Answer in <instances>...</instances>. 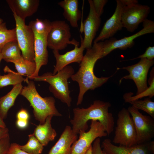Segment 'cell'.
<instances>
[{
    "instance_id": "6da1fadb",
    "label": "cell",
    "mask_w": 154,
    "mask_h": 154,
    "mask_svg": "<svg viewBox=\"0 0 154 154\" xmlns=\"http://www.w3.org/2000/svg\"><path fill=\"white\" fill-rule=\"evenodd\" d=\"M104 43L100 41L94 43L91 48L86 49V52L80 64L78 70L71 77L72 80L78 83L79 86L77 106L81 104L84 96L87 91L100 87L113 76L98 78L94 73L95 64L98 60L101 58V50Z\"/></svg>"
},
{
    "instance_id": "7a4b0ae2",
    "label": "cell",
    "mask_w": 154,
    "mask_h": 154,
    "mask_svg": "<svg viewBox=\"0 0 154 154\" xmlns=\"http://www.w3.org/2000/svg\"><path fill=\"white\" fill-rule=\"evenodd\" d=\"M111 106L109 102L96 100L88 108H74V117L70 121L73 132L78 134L80 131H85L88 127V122L96 120L103 125L108 135H109L114 130V125L112 114L108 112Z\"/></svg>"
},
{
    "instance_id": "3957f363",
    "label": "cell",
    "mask_w": 154,
    "mask_h": 154,
    "mask_svg": "<svg viewBox=\"0 0 154 154\" xmlns=\"http://www.w3.org/2000/svg\"><path fill=\"white\" fill-rule=\"evenodd\" d=\"M27 83V85L23 87L20 94L29 102L33 109L35 118L40 124L44 123L49 116H62L56 107L55 101L53 97H42L37 92L33 81H29Z\"/></svg>"
},
{
    "instance_id": "277c9868",
    "label": "cell",
    "mask_w": 154,
    "mask_h": 154,
    "mask_svg": "<svg viewBox=\"0 0 154 154\" xmlns=\"http://www.w3.org/2000/svg\"><path fill=\"white\" fill-rule=\"evenodd\" d=\"M74 73L73 67L68 65L55 74L48 72L41 76L34 77L33 80L36 81L48 82L50 85V91L55 97L70 107L71 106L72 99L68 81Z\"/></svg>"
},
{
    "instance_id": "5b68a950",
    "label": "cell",
    "mask_w": 154,
    "mask_h": 154,
    "mask_svg": "<svg viewBox=\"0 0 154 154\" xmlns=\"http://www.w3.org/2000/svg\"><path fill=\"white\" fill-rule=\"evenodd\" d=\"M115 135L112 142L119 145L130 147L137 144L134 123L127 109L123 108L118 114Z\"/></svg>"
},
{
    "instance_id": "8992f818",
    "label": "cell",
    "mask_w": 154,
    "mask_h": 154,
    "mask_svg": "<svg viewBox=\"0 0 154 154\" xmlns=\"http://www.w3.org/2000/svg\"><path fill=\"white\" fill-rule=\"evenodd\" d=\"M16 24V40L22 52V55L25 60L34 62V34L25 21L13 14Z\"/></svg>"
},
{
    "instance_id": "52a82bcc",
    "label": "cell",
    "mask_w": 154,
    "mask_h": 154,
    "mask_svg": "<svg viewBox=\"0 0 154 154\" xmlns=\"http://www.w3.org/2000/svg\"><path fill=\"white\" fill-rule=\"evenodd\" d=\"M143 23V28L135 34L119 40L112 38L104 42L101 50V58L115 49H119L123 50L130 48L134 44V40L137 37L147 34L154 33L153 21L147 19Z\"/></svg>"
},
{
    "instance_id": "ba28073f",
    "label": "cell",
    "mask_w": 154,
    "mask_h": 154,
    "mask_svg": "<svg viewBox=\"0 0 154 154\" xmlns=\"http://www.w3.org/2000/svg\"><path fill=\"white\" fill-rule=\"evenodd\" d=\"M90 127L88 131L79 132V138L72 145L71 154H85L96 139L108 135L104 126L98 121L91 120Z\"/></svg>"
},
{
    "instance_id": "9c48e42d",
    "label": "cell",
    "mask_w": 154,
    "mask_h": 154,
    "mask_svg": "<svg viewBox=\"0 0 154 154\" xmlns=\"http://www.w3.org/2000/svg\"><path fill=\"white\" fill-rule=\"evenodd\" d=\"M127 110L134 125L137 144L150 141L154 136V120L150 116L143 115L139 110L131 106Z\"/></svg>"
},
{
    "instance_id": "30bf717a",
    "label": "cell",
    "mask_w": 154,
    "mask_h": 154,
    "mask_svg": "<svg viewBox=\"0 0 154 154\" xmlns=\"http://www.w3.org/2000/svg\"><path fill=\"white\" fill-rule=\"evenodd\" d=\"M154 63V60H149L146 58H141L137 63L131 66L117 68V70L123 69L129 73L121 78L119 80L120 84L123 79H131L135 83L137 88L136 95L144 92L148 88L147 84V75L149 70Z\"/></svg>"
},
{
    "instance_id": "8fae6325",
    "label": "cell",
    "mask_w": 154,
    "mask_h": 154,
    "mask_svg": "<svg viewBox=\"0 0 154 154\" xmlns=\"http://www.w3.org/2000/svg\"><path fill=\"white\" fill-rule=\"evenodd\" d=\"M71 37L69 25L65 21L51 22V27L46 38L47 46L53 50H63L70 44Z\"/></svg>"
},
{
    "instance_id": "7c38bea8",
    "label": "cell",
    "mask_w": 154,
    "mask_h": 154,
    "mask_svg": "<svg viewBox=\"0 0 154 154\" xmlns=\"http://www.w3.org/2000/svg\"><path fill=\"white\" fill-rule=\"evenodd\" d=\"M150 10L148 5L138 3L129 6H123L121 22L123 27L129 32H134L139 24L147 19Z\"/></svg>"
},
{
    "instance_id": "4fadbf2b",
    "label": "cell",
    "mask_w": 154,
    "mask_h": 154,
    "mask_svg": "<svg viewBox=\"0 0 154 154\" xmlns=\"http://www.w3.org/2000/svg\"><path fill=\"white\" fill-rule=\"evenodd\" d=\"M81 44L78 47L79 42L74 39L71 40L70 44L74 45V48L63 54L59 53V50H53L54 56L56 60V64L54 66L53 74L62 70L69 64L76 62L80 64L83 58V52L85 49L82 43L83 38L80 35Z\"/></svg>"
},
{
    "instance_id": "5bb4252c",
    "label": "cell",
    "mask_w": 154,
    "mask_h": 154,
    "mask_svg": "<svg viewBox=\"0 0 154 154\" xmlns=\"http://www.w3.org/2000/svg\"><path fill=\"white\" fill-rule=\"evenodd\" d=\"M88 2L90 5V11L88 17L84 22L82 29V31L84 34L82 43L85 49H86L92 47L93 40L101 23L100 17L96 12L92 0H89Z\"/></svg>"
},
{
    "instance_id": "9a60e30c",
    "label": "cell",
    "mask_w": 154,
    "mask_h": 154,
    "mask_svg": "<svg viewBox=\"0 0 154 154\" xmlns=\"http://www.w3.org/2000/svg\"><path fill=\"white\" fill-rule=\"evenodd\" d=\"M116 7L112 15L105 23L98 36L94 43L102 41L113 37L123 27L121 22L123 6L120 0H116Z\"/></svg>"
},
{
    "instance_id": "2e32d148",
    "label": "cell",
    "mask_w": 154,
    "mask_h": 154,
    "mask_svg": "<svg viewBox=\"0 0 154 154\" xmlns=\"http://www.w3.org/2000/svg\"><path fill=\"white\" fill-rule=\"evenodd\" d=\"M149 142L130 147L116 146L107 138L103 141L101 147L106 154H150Z\"/></svg>"
},
{
    "instance_id": "e0dca14e",
    "label": "cell",
    "mask_w": 154,
    "mask_h": 154,
    "mask_svg": "<svg viewBox=\"0 0 154 154\" xmlns=\"http://www.w3.org/2000/svg\"><path fill=\"white\" fill-rule=\"evenodd\" d=\"M78 139L77 134L73 132L71 127L66 125L48 154H71L72 145Z\"/></svg>"
},
{
    "instance_id": "ac0fdd59",
    "label": "cell",
    "mask_w": 154,
    "mask_h": 154,
    "mask_svg": "<svg viewBox=\"0 0 154 154\" xmlns=\"http://www.w3.org/2000/svg\"><path fill=\"white\" fill-rule=\"evenodd\" d=\"M6 1L13 13L25 21L37 11L39 4L38 0H7Z\"/></svg>"
},
{
    "instance_id": "d6986e66",
    "label": "cell",
    "mask_w": 154,
    "mask_h": 154,
    "mask_svg": "<svg viewBox=\"0 0 154 154\" xmlns=\"http://www.w3.org/2000/svg\"><path fill=\"white\" fill-rule=\"evenodd\" d=\"M34 34V62L36 64L35 71L30 79L38 76L39 70L42 66L46 65L48 61L46 37Z\"/></svg>"
},
{
    "instance_id": "ffe728a7",
    "label": "cell",
    "mask_w": 154,
    "mask_h": 154,
    "mask_svg": "<svg viewBox=\"0 0 154 154\" xmlns=\"http://www.w3.org/2000/svg\"><path fill=\"white\" fill-rule=\"evenodd\" d=\"M58 4L63 9V15L71 26L74 28L78 27V22L81 16V12L78 9V1L64 0Z\"/></svg>"
},
{
    "instance_id": "44dd1931",
    "label": "cell",
    "mask_w": 154,
    "mask_h": 154,
    "mask_svg": "<svg viewBox=\"0 0 154 154\" xmlns=\"http://www.w3.org/2000/svg\"><path fill=\"white\" fill-rule=\"evenodd\" d=\"M52 117V116H48L44 123L37 126L33 133L43 146H46L49 142L53 140L57 135L55 130L51 126Z\"/></svg>"
},
{
    "instance_id": "7402d4cb",
    "label": "cell",
    "mask_w": 154,
    "mask_h": 154,
    "mask_svg": "<svg viewBox=\"0 0 154 154\" xmlns=\"http://www.w3.org/2000/svg\"><path fill=\"white\" fill-rule=\"evenodd\" d=\"M23 88L21 84L14 86L9 92L0 98V116L3 119L6 118L9 110L14 105L16 98L20 94Z\"/></svg>"
},
{
    "instance_id": "603a6c76",
    "label": "cell",
    "mask_w": 154,
    "mask_h": 154,
    "mask_svg": "<svg viewBox=\"0 0 154 154\" xmlns=\"http://www.w3.org/2000/svg\"><path fill=\"white\" fill-rule=\"evenodd\" d=\"M21 52L17 40L8 42L1 48L3 59L7 62L13 63L21 58Z\"/></svg>"
},
{
    "instance_id": "cb8c5ba5",
    "label": "cell",
    "mask_w": 154,
    "mask_h": 154,
    "mask_svg": "<svg viewBox=\"0 0 154 154\" xmlns=\"http://www.w3.org/2000/svg\"><path fill=\"white\" fill-rule=\"evenodd\" d=\"M4 71L8 73L3 75H0V88L9 85L14 86L21 84L23 81L27 83L29 81L27 78H24L22 75L12 71L7 66L4 68Z\"/></svg>"
},
{
    "instance_id": "d4e9b609",
    "label": "cell",
    "mask_w": 154,
    "mask_h": 154,
    "mask_svg": "<svg viewBox=\"0 0 154 154\" xmlns=\"http://www.w3.org/2000/svg\"><path fill=\"white\" fill-rule=\"evenodd\" d=\"M17 72L22 75H27L30 79L35 73L36 64L35 62L25 59L22 56L21 58L13 62Z\"/></svg>"
},
{
    "instance_id": "484cf974",
    "label": "cell",
    "mask_w": 154,
    "mask_h": 154,
    "mask_svg": "<svg viewBox=\"0 0 154 154\" xmlns=\"http://www.w3.org/2000/svg\"><path fill=\"white\" fill-rule=\"evenodd\" d=\"M154 68H152L150 73V76L148 81L149 86L144 92L141 94L132 96V92L127 93L123 96V98L126 102L136 100H139L144 97L149 96V98L154 96Z\"/></svg>"
},
{
    "instance_id": "4316f807",
    "label": "cell",
    "mask_w": 154,
    "mask_h": 154,
    "mask_svg": "<svg viewBox=\"0 0 154 154\" xmlns=\"http://www.w3.org/2000/svg\"><path fill=\"white\" fill-rule=\"evenodd\" d=\"M28 25L34 34L47 37L51 27V22L46 19H37L31 21Z\"/></svg>"
},
{
    "instance_id": "83f0119b",
    "label": "cell",
    "mask_w": 154,
    "mask_h": 154,
    "mask_svg": "<svg viewBox=\"0 0 154 154\" xmlns=\"http://www.w3.org/2000/svg\"><path fill=\"white\" fill-rule=\"evenodd\" d=\"M28 140L24 145H19V148L23 151L31 154H40L44 146L39 142L33 134L29 135Z\"/></svg>"
},
{
    "instance_id": "f1b7e54d",
    "label": "cell",
    "mask_w": 154,
    "mask_h": 154,
    "mask_svg": "<svg viewBox=\"0 0 154 154\" xmlns=\"http://www.w3.org/2000/svg\"><path fill=\"white\" fill-rule=\"evenodd\" d=\"M132 106L138 110H140L146 112L150 116L154 118V102L150 98H147L144 100H136L129 102Z\"/></svg>"
},
{
    "instance_id": "f546056e",
    "label": "cell",
    "mask_w": 154,
    "mask_h": 154,
    "mask_svg": "<svg viewBox=\"0 0 154 154\" xmlns=\"http://www.w3.org/2000/svg\"><path fill=\"white\" fill-rule=\"evenodd\" d=\"M16 40L15 28L8 29L5 23L0 24V48L8 42Z\"/></svg>"
},
{
    "instance_id": "4dcf8cb0",
    "label": "cell",
    "mask_w": 154,
    "mask_h": 154,
    "mask_svg": "<svg viewBox=\"0 0 154 154\" xmlns=\"http://www.w3.org/2000/svg\"><path fill=\"white\" fill-rule=\"evenodd\" d=\"M107 0H93L92 2L95 11L100 17L104 11V7L108 2Z\"/></svg>"
},
{
    "instance_id": "1f68e13d",
    "label": "cell",
    "mask_w": 154,
    "mask_h": 154,
    "mask_svg": "<svg viewBox=\"0 0 154 154\" xmlns=\"http://www.w3.org/2000/svg\"><path fill=\"white\" fill-rule=\"evenodd\" d=\"M9 135L0 140V154H7L10 145Z\"/></svg>"
},
{
    "instance_id": "d6a6232c",
    "label": "cell",
    "mask_w": 154,
    "mask_h": 154,
    "mask_svg": "<svg viewBox=\"0 0 154 154\" xmlns=\"http://www.w3.org/2000/svg\"><path fill=\"white\" fill-rule=\"evenodd\" d=\"M154 58V46H149L148 47L145 52L142 54L137 57L127 60H132L138 58H146L149 60H153Z\"/></svg>"
},
{
    "instance_id": "836d02e7",
    "label": "cell",
    "mask_w": 154,
    "mask_h": 154,
    "mask_svg": "<svg viewBox=\"0 0 154 154\" xmlns=\"http://www.w3.org/2000/svg\"><path fill=\"white\" fill-rule=\"evenodd\" d=\"M7 154H31L21 150L19 145L16 143L11 144Z\"/></svg>"
},
{
    "instance_id": "e575fe53",
    "label": "cell",
    "mask_w": 154,
    "mask_h": 154,
    "mask_svg": "<svg viewBox=\"0 0 154 154\" xmlns=\"http://www.w3.org/2000/svg\"><path fill=\"white\" fill-rule=\"evenodd\" d=\"M100 138L96 139L92 146V154H102Z\"/></svg>"
},
{
    "instance_id": "d590c367",
    "label": "cell",
    "mask_w": 154,
    "mask_h": 154,
    "mask_svg": "<svg viewBox=\"0 0 154 154\" xmlns=\"http://www.w3.org/2000/svg\"><path fill=\"white\" fill-rule=\"evenodd\" d=\"M17 119L28 120L29 115L27 111L25 109H21L17 114Z\"/></svg>"
},
{
    "instance_id": "8d00e7d4",
    "label": "cell",
    "mask_w": 154,
    "mask_h": 154,
    "mask_svg": "<svg viewBox=\"0 0 154 154\" xmlns=\"http://www.w3.org/2000/svg\"><path fill=\"white\" fill-rule=\"evenodd\" d=\"M123 7L129 6L138 3L137 0H120Z\"/></svg>"
},
{
    "instance_id": "74e56055",
    "label": "cell",
    "mask_w": 154,
    "mask_h": 154,
    "mask_svg": "<svg viewBox=\"0 0 154 154\" xmlns=\"http://www.w3.org/2000/svg\"><path fill=\"white\" fill-rule=\"evenodd\" d=\"M28 120L17 119L16 122L17 126L19 128L23 129L26 128L28 125Z\"/></svg>"
},
{
    "instance_id": "f35d334b",
    "label": "cell",
    "mask_w": 154,
    "mask_h": 154,
    "mask_svg": "<svg viewBox=\"0 0 154 154\" xmlns=\"http://www.w3.org/2000/svg\"><path fill=\"white\" fill-rule=\"evenodd\" d=\"M8 135L9 130L7 127L0 128V140Z\"/></svg>"
},
{
    "instance_id": "ab89813d",
    "label": "cell",
    "mask_w": 154,
    "mask_h": 154,
    "mask_svg": "<svg viewBox=\"0 0 154 154\" xmlns=\"http://www.w3.org/2000/svg\"><path fill=\"white\" fill-rule=\"evenodd\" d=\"M6 127L5 123L0 116V128H5Z\"/></svg>"
},
{
    "instance_id": "60d3db41",
    "label": "cell",
    "mask_w": 154,
    "mask_h": 154,
    "mask_svg": "<svg viewBox=\"0 0 154 154\" xmlns=\"http://www.w3.org/2000/svg\"><path fill=\"white\" fill-rule=\"evenodd\" d=\"M92 146H91L85 154H92Z\"/></svg>"
},
{
    "instance_id": "b9f144b4",
    "label": "cell",
    "mask_w": 154,
    "mask_h": 154,
    "mask_svg": "<svg viewBox=\"0 0 154 154\" xmlns=\"http://www.w3.org/2000/svg\"><path fill=\"white\" fill-rule=\"evenodd\" d=\"M2 59H3V57L1 53V48H0V63Z\"/></svg>"
},
{
    "instance_id": "7bdbcfd3",
    "label": "cell",
    "mask_w": 154,
    "mask_h": 154,
    "mask_svg": "<svg viewBox=\"0 0 154 154\" xmlns=\"http://www.w3.org/2000/svg\"><path fill=\"white\" fill-rule=\"evenodd\" d=\"M3 22V20L1 19H0V24Z\"/></svg>"
},
{
    "instance_id": "ee69618b",
    "label": "cell",
    "mask_w": 154,
    "mask_h": 154,
    "mask_svg": "<svg viewBox=\"0 0 154 154\" xmlns=\"http://www.w3.org/2000/svg\"><path fill=\"white\" fill-rule=\"evenodd\" d=\"M102 154H106L105 152L102 150Z\"/></svg>"
},
{
    "instance_id": "f6af8a7d",
    "label": "cell",
    "mask_w": 154,
    "mask_h": 154,
    "mask_svg": "<svg viewBox=\"0 0 154 154\" xmlns=\"http://www.w3.org/2000/svg\"></svg>"
}]
</instances>
